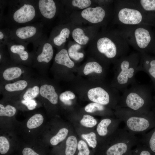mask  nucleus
Listing matches in <instances>:
<instances>
[{
	"instance_id": "f257e3e1",
	"label": "nucleus",
	"mask_w": 155,
	"mask_h": 155,
	"mask_svg": "<svg viewBox=\"0 0 155 155\" xmlns=\"http://www.w3.org/2000/svg\"><path fill=\"white\" fill-rule=\"evenodd\" d=\"M88 44V50L105 68L127 55L129 45L117 29L102 28Z\"/></svg>"
},
{
	"instance_id": "f03ea898",
	"label": "nucleus",
	"mask_w": 155,
	"mask_h": 155,
	"mask_svg": "<svg viewBox=\"0 0 155 155\" xmlns=\"http://www.w3.org/2000/svg\"><path fill=\"white\" fill-rule=\"evenodd\" d=\"M7 15L2 22L12 28L31 24L40 18L36 0H8Z\"/></svg>"
},
{
	"instance_id": "7ed1b4c3",
	"label": "nucleus",
	"mask_w": 155,
	"mask_h": 155,
	"mask_svg": "<svg viewBox=\"0 0 155 155\" xmlns=\"http://www.w3.org/2000/svg\"><path fill=\"white\" fill-rule=\"evenodd\" d=\"M114 12V3L109 5H97L72 13L68 21L75 25L97 26L101 28H106L111 22Z\"/></svg>"
},
{
	"instance_id": "20e7f679",
	"label": "nucleus",
	"mask_w": 155,
	"mask_h": 155,
	"mask_svg": "<svg viewBox=\"0 0 155 155\" xmlns=\"http://www.w3.org/2000/svg\"><path fill=\"white\" fill-rule=\"evenodd\" d=\"M140 57V53H134L119 58L113 63L114 76L112 87L123 93L136 81Z\"/></svg>"
},
{
	"instance_id": "39448f33",
	"label": "nucleus",
	"mask_w": 155,
	"mask_h": 155,
	"mask_svg": "<svg viewBox=\"0 0 155 155\" xmlns=\"http://www.w3.org/2000/svg\"><path fill=\"white\" fill-rule=\"evenodd\" d=\"M148 22L147 13L134 0H115L112 25H146Z\"/></svg>"
},
{
	"instance_id": "423d86ee",
	"label": "nucleus",
	"mask_w": 155,
	"mask_h": 155,
	"mask_svg": "<svg viewBox=\"0 0 155 155\" xmlns=\"http://www.w3.org/2000/svg\"><path fill=\"white\" fill-rule=\"evenodd\" d=\"M121 96L118 106L131 110L148 113L150 97L148 89L136 81Z\"/></svg>"
},
{
	"instance_id": "0eeeda50",
	"label": "nucleus",
	"mask_w": 155,
	"mask_h": 155,
	"mask_svg": "<svg viewBox=\"0 0 155 155\" xmlns=\"http://www.w3.org/2000/svg\"><path fill=\"white\" fill-rule=\"evenodd\" d=\"M115 114L117 118L124 122L125 129L135 135L142 134L152 125L148 113H140L118 105L115 109Z\"/></svg>"
},
{
	"instance_id": "6e6552de",
	"label": "nucleus",
	"mask_w": 155,
	"mask_h": 155,
	"mask_svg": "<svg viewBox=\"0 0 155 155\" xmlns=\"http://www.w3.org/2000/svg\"><path fill=\"white\" fill-rule=\"evenodd\" d=\"M146 25H118L117 28L129 44L140 53H145L152 41Z\"/></svg>"
},
{
	"instance_id": "1a4fd4ad",
	"label": "nucleus",
	"mask_w": 155,
	"mask_h": 155,
	"mask_svg": "<svg viewBox=\"0 0 155 155\" xmlns=\"http://www.w3.org/2000/svg\"><path fill=\"white\" fill-rule=\"evenodd\" d=\"M87 95L91 101L105 106H110L115 109L118 105L121 97L118 90L102 83L90 89Z\"/></svg>"
},
{
	"instance_id": "9d476101",
	"label": "nucleus",
	"mask_w": 155,
	"mask_h": 155,
	"mask_svg": "<svg viewBox=\"0 0 155 155\" xmlns=\"http://www.w3.org/2000/svg\"><path fill=\"white\" fill-rule=\"evenodd\" d=\"M113 136V143L107 149L106 155H124L140 142V139L125 129L118 128Z\"/></svg>"
},
{
	"instance_id": "9b49d317",
	"label": "nucleus",
	"mask_w": 155,
	"mask_h": 155,
	"mask_svg": "<svg viewBox=\"0 0 155 155\" xmlns=\"http://www.w3.org/2000/svg\"><path fill=\"white\" fill-rule=\"evenodd\" d=\"M33 63L36 67L46 66L52 59L54 53L53 46L44 33L32 43Z\"/></svg>"
},
{
	"instance_id": "f8f14e48",
	"label": "nucleus",
	"mask_w": 155,
	"mask_h": 155,
	"mask_svg": "<svg viewBox=\"0 0 155 155\" xmlns=\"http://www.w3.org/2000/svg\"><path fill=\"white\" fill-rule=\"evenodd\" d=\"M42 22L34 23L10 28L11 40L27 45L36 40L44 33Z\"/></svg>"
},
{
	"instance_id": "ddd939ff",
	"label": "nucleus",
	"mask_w": 155,
	"mask_h": 155,
	"mask_svg": "<svg viewBox=\"0 0 155 155\" xmlns=\"http://www.w3.org/2000/svg\"><path fill=\"white\" fill-rule=\"evenodd\" d=\"M36 2L43 24L51 23L57 17L60 22L64 12V6L60 0H37Z\"/></svg>"
},
{
	"instance_id": "4468645a",
	"label": "nucleus",
	"mask_w": 155,
	"mask_h": 155,
	"mask_svg": "<svg viewBox=\"0 0 155 155\" xmlns=\"http://www.w3.org/2000/svg\"><path fill=\"white\" fill-rule=\"evenodd\" d=\"M72 25L69 22L59 24L53 28L48 39L54 47L58 50L66 45L71 37Z\"/></svg>"
},
{
	"instance_id": "2eb2a0df",
	"label": "nucleus",
	"mask_w": 155,
	"mask_h": 155,
	"mask_svg": "<svg viewBox=\"0 0 155 155\" xmlns=\"http://www.w3.org/2000/svg\"><path fill=\"white\" fill-rule=\"evenodd\" d=\"M26 44L11 40L7 46L10 57L15 63L30 65L33 63L32 53H29Z\"/></svg>"
},
{
	"instance_id": "dca6fc26",
	"label": "nucleus",
	"mask_w": 155,
	"mask_h": 155,
	"mask_svg": "<svg viewBox=\"0 0 155 155\" xmlns=\"http://www.w3.org/2000/svg\"><path fill=\"white\" fill-rule=\"evenodd\" d=\"M100 28L97 26H80L73 24L71 37L73 41L84 46L88 45Z\"/></svg>"
},
{
	"instance_id": "f3484780",
	"label": "nucleus",
	"mask_w": 155,
	"mask_h": 155,
	"mask_svg": "<svg viewBox=\"0 0 155 155\" xmlns=\"http://www.w3.org/2000/svg\"><path fill=\"white\" fill-rule=\"evenodd\" d=\"M64 8V18L67 21L73 12L81 11L88 7L97 5L93 0H60Z\"/></svg>"
},
{
	"instance_id": "a211bd4d",
	"label": "nucleus",
	"mask_w": 155,
	"mask_h": 155,
	"mask_svg": "<svg viewBox=\"0 0 155 155\" xmlns=\"http://www.w3.org/2000/svg\"><path fill=\"white\" fill-rule=\"evenodd\" d=\"M54 59V65L72 68L75 65V63L69 57L66 45L58 50Z\"/></svg>"
},
{
	"instance_id": "6ab92c4d",
	"label": "nucleus",
	"mask_w": 155,
	"mask_h": 155,
	"mask_svg": "<svg viewBox=\"0 0 155 155\" xmlns=\"http://www.w3.org/2000/svg\"><path fill=\"white\" fill-rule=\"evenodd\" d=\"M140 55L139 71L146 72L155 80V59L150 60L145 53H140Z\"/></svg>"
},
{
	"instance_id": "aec40b11",
	"label": "nucleus",
	"mask_w": 155,
	"mask_h": 155,
	"mask_svg": "<svg viewBox=\"0 0 155 155\" xmlns=\"http://www.w3.org/2000/svg\"><path fill=\"white\" fill-rule=\"evenodd\" d=\"M39 94L52 104H56L58 103V95L54 87L51 84H44L41 85Z\"/></svg>"
},
{
	"instance_id": "412c9836",
	"label": "nucleus",
	"mask_w": 155,
	"mask_h": 155,
	"mask_svg": "<svg viewBox=\"0 0 155 155\" xmlns=\"http://www.w3.org/2000/svg\"><path fill=\"white\" fill-rule=\"evenodd\" d=\"M14 63L7 64L8 66L5 67L2 74V78L5 81H10L20 78L22 75V68L20 66L13 65Z\"/></svg>"
},
{
	"instance_id": "4be33fe9",
	"label": "nucleus",
	"mask_w": 155,
	"mask_h": 155,
	"mask_svg": "<svg viewBox=\"0 0 155 155\" xmlns=\"http://www.w3.org/2000/svg\"><path fill=\"white\" fill-rule=\"evenodd\" d=\"M105 68L101 63L94 59V60L88 61L85 64L83 71L86 75L94 72L102 78L105 73Z\"/></svg>"
},
{
	"instance_id": "5701e85b",
	"label": "nucleus",
	"mask_w": 155,
	"mask_h": 155,
	"mask_svg": "<svg viewBox=\"0 0 155 155\" xmlns=\"http://www.w3.org/2000/svg\"><path fill=\"white\" fill-rule=\"evenodd\" d=\"M84 47L73 40H69L66 46L67 52L73 61H79L84 58V54L80 51Z\"/></svg>"
},
{
	"instance_id": "b1692460",
	"label": "nucleus",
	"mask_w": 155,
	"mask_h": 155,
	"mask_svg": "<svg viewBox=\"0 0 155 155\" xmlns=\"http://www.w3.org/2000/svg\"><path fill=\"white\" fill-rule=\"evenodd\" d=\"M27 81L25 80H20L12 83L6 84L4 86L5 92L10 94L24 92L28 86Z\"/></svg>"
},
{
	"instance_id": "393cba45",
	"label": "nucleus",
	"mask_w": 155,
	"mask_h": 155,
	"mask_svg": "<svg viewBox=\"0 0 155 155\" xmlns=\"http://www.w3.org/2000/svg\"><path fill=\"white\" fill-rule=\"evenodd\" d=\"M121 121L117 118L113 120L109 118L102 119L98 124L96 129L98 135L100 136L104 137L107 135L109 132V128L114 124Z\"/></svg>"
},
{
	"instance_id": "a878e982",
	"label": "nucleus",
	"mask_w": 155,
	"mask_h": 155,
	"mask_svg": "<svg viewBox=\"0 0 155 155\" xmlns=\"http://www.w3.org/2000/svg\"><path fill=\"white\" fill-rule=\"evenodd\" d=\"M44 120L43 117L41 114H36L31 117L28 120L26 127L29 129L36 128L42 124Z\"/></svg>"
},
{
	"instance_id": "bb28decb",
	"label": "nucleus",
	"mask_w": 155,
	"mask_h": 155,
	"mask_svg": "<svg viewBox=\"0 0 155 155\" xmlns=\"http://www.w3.org/2000/svg\"><path fill=\"white\" fill-rule=\"evenodd\" d=\"M76 137L73 135L69 136L66 142L65 153L66 155H73L78 146Z\"/></svg>"
},
{
	"instance_id": "cd10ccee",
	"label": "nucleus",
	"mask_w": 155,
	"mask_h": 155,
	"mask_svg": "<svg viewBox=\"0 0 155 155\" xmlns=\"http://www.w3.org/2000/svg\"><path fill=\"white\" fill-rule=\"evenodd\" d=\"M40 86L38 85H34L28 88L23 92L22 99L24 100L33 99L40 94Z\"/></svg>"
},
{
	"instance_id": "c85d7f7f",
	"label": "nucleus",
	"mask_w": 155,
	"mask_h": 155,
	"mask_svg": "<svg viewBox=\"0 0 155 155\" xmlns=\"http://www.w3.org/2000/svg\"><path fill=\"white\" fill-rule=\"evenodd\" d=\"M135 3L143 10L148 12L155 11V0H134Z\"/></svg>"
},
{
	"instance_id": "c756f323",
	"label": "nucleus",
	"mask_w": 155,
	"mask_h": 155,
	"mask_svg": "<svg viewBox=\"0 0 155 155\" xmlns=\"http://www.w3.org/2000/svg\"><path fill=\"white\" fill-rule=\"evenodd\" d=\"M140 142L148 145L151 150L155 153V130L150 134L144 135L140 139Z\"/></svg>"
},
{
	"instance_id": "7c9ffc66",
	"label": "nucleus",
	"mask_w": 155,
	"mask_h": 155,
	"mask_svg": "<svg viewBox=\"0 0 155 155\" xmlns=\"http://www.w3.org/2000/svg\"><path fill=\"white\" fill-rule=\"evenodd\" d=\"M68 133V130L66 128L60 129L57 134L51 139L50 141L51 144L53 146L57 145L65 138Z\"/></svg>"
},
{
	"instance_id": "2f4dec72",
	"label": "nucleus",
	"mask_w": 155,
	"mask_h": 155,
	"mask_svg": "<svg viewBox=\"0 0 155 155\" xmlns=\"http://www.w3.org/2000/svg\"><path fill=\"white\" fill-rule=\"evenodd\" d=\"M11 40L10 28H6L0 30V48H4Z\"/></svg>"
},
{
	"instance_id": "473e14b6",
	"label": "nucleus",
	"mask_w": 155,
	"mask_h": 155,
	"mask_svg": "<svg viewBox=\"0 0 155 155\" xmlns=\"http://www.w3.org/2000/svg\"><path fill=\"white\" fill-rule=\"evenodd\" d=\"M16 112V108L9 104L4 106L0 104V116L11 117L15 115Z\"/></svg>"
},
{
	"instance_id": "72a5a7b5",
	"label": "nucleus",
	"mask_w": 155,
	"mask_h": 155,
	"mask_svg": "<svg viewBox=\"0 0 155 155\" xmlns=\"http://www.w3.org/2000/svg\"><path fill=\"white\" fill-rule=\"evenodd\" d=\"M84 110L86 112L90 113L96 111L104 113L107 111L105 106L94 102L90 103L86 105Z\"/></svg>"
},
{
	"instance_id": "f704fd0d",
	"label": "nucleus",
	"mask_w": 155,
	"mask_h": 155,
	"mask_svg": "<svg viewBox=\"0 0 155 155\" xmlns=\"http://www.w3.org/2000/svg\"><path fill=\"white\" fill-rule=\"evenodd\" d=\"M75 95L73 92L67 90L61 93L59 96V98L64 104L70 105L72 104L71 100L75 98Z\"/></svg>"
},
{
	"instance_id": "c9c22d12",
	"label": "nucleus",
	"mask_w": 155,
	"mask_h": 155,
	"mask_svg": "<svg viewBox=\"0 0 155 155\" xmlns=\"http://www.w3.org/2000/svg\"><path fill=\"white\" fill-rule=\"evenodd\" d=\"M80 123L83 126L88 127H92L96 125L97 121L93 117L88 115H84Z\"/></svg>"
},
{
	"instance_id": "e433bc0d",
	"label": "nucleus",
	"mask_w": 155,
	"mask_h": 155,
	"mask_svg": "<svg viewBox=\"0 0 155 155\" xmlns=\"http://www.w3.org/2000/svg\"><path fill=\"white\" fill-rule=\"evenodd\" d=\"M82 137L87 142L89 146L95 148L97 145L96 135L94 132H92L86 134H82Z\"/></svg>"
},
{
	"instance_id": "4c0bfd02",
	"label": "nucleus",
	"mask_w": 155,
	"mask_h": 155,
	"mask_svg": "<svg viewBox=\"0 0 155 155\" xmlns=\"http://www.w3.org/2000/svg\"><path fill=\"white\" fill-rule=\"evenodd\" d=\"M10 147V143L7 139L3 136L0 137V153L4 154L9 151Z\"/></svg>"
},
{
	"instance_id": "58836bf2",
	"label": "nucleus",
	"mask_w": 155,
	"mask_h": 155,
	"mask_svg": "<svg viewBox=\"0 0 155 155\" xmlns=\"http://www.w3.org/2000/svg\"><path fill=\"white\" fill-rule=\"evenodd\" d=\"M79 152L78 155H89L90 151L86 143L83 140L79 141L78 144Z\"/></svg>"
},
{
	"instance_id": "ea45409f",
	"label": "nucleus",
	"mask_w": 155,
	"mask_h": 155,
	"mask_svg": "<svg viewBox=\"0 0 155 155\" xmlns=\"http://www.w3.org/2000/svg\"><path fill=\"white\" fill-rule=\"evenodd\" d=\"M21 102L29 110H34L36 108L37 105V102L34 99L26 100L22 99L21 100Z\"/></svg>"
},
{
	"instance_id": "a19ab883",
	"label": "nucleus",
	"mask_w": 155,
	"mask_h": 155,
	"mask_svg": "<svg viewBox=\"0 0 155 155\" xmlns=\"http://www.w3.org/2000/svg\"><path fill=\"white\" fill-rule=\"evenodd\" d=\"M142 144L140 142L135 150L137 155H151L150 152L143 148Z\"/></svg>"
},
{
	"instance_id": "79ce46f5",
	"label": "nucleus",
	"mask_w": 155,
	"mask_h": 155,
	"mask_svg": "<svg viewBox=\"0 0 155 155\" xmlns=\"http://www.w3.org/2000/svg\"><path fill=\"white\" fill-rule=\"evenodd\" d=\"M8 0H0V23L2 22L3 18V12L8 4Z\"/></svg>"
},
{
	"instance_id": "37998d69",
	"label": "nucleus",
	"mask_w": 155,
	"mask_h": 155,
	"mask_svg": "<svg viewBox=\"0 0 155 155\" xmlns=\"http://www.w3.org/2000/svg\"><path fill=\"white\" fill-rule=\"evenodd\" d=\"M22 155H40L32 148L29 147L24 148L22 151Z\"/></svg>"
},
{
	"instance_id": "c03bdc74",
	"label": "nucleus",
	"mask_w": 155,
	"mask_h": 155,
	"mask_svg": "<svg viewBox=\"0 0 155 155\" xmlns=\"http://www.w3.org/2000/svg\"><path fill=\"white\" fill-rule=\"evenodd\" d=\"M95 4L99 5H109L113 4L114 0H93Z\"/></svg>"
}]
</instances>
